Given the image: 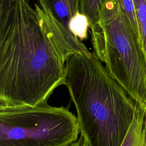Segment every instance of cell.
<instances>
[{
    "label": "cell",
    "instance_id": "6da1fadb",
    "mask_svg": "<svg viewBox=\"0 0 146 146\" xmlns=\"http://www.w3.org/2000/svg\"><path fill=\"white\" fill-rule=\"evenodd\" d=\"M91 54L60 21L28 0H0V106L47 103L63 84L65 63Z\"/></svg>",
    "mask_w": 146,
    "mask_h": 146
},
{
    "label": "cell",
    "instance_id": "7a4b0ae2",
    "mask_svg": "<svg viewBox=\"0 0 146 146\" xmlns=\"http://www.w3.org/2000/svg\"><path fill=\"white\" fill-rule=\"evenodd\" d=\"M63 84L75 105L80 135L89 145L121 146L137 102L93 52L67 58Z\"/></svg>",
    "mask_w": 146,
    "mask_h": 146
},
{
    "label": "cell",
    "instance_id": "3957f363",
    "mask_svg": "<svg viewBox=\"0 0 146 146\" xmlns=\"http://www.w3.org/2000/svg\"><path fill=\"white\" fill-rule=\"evenodd\" d=\"M93 53L108 74L146 110V59L118 0H102L90 26Z\"/></svg>",
    "mask_w": 146,
    "mask_h": 146
},
{
    "label": "cell",
    "instance_id": "277c9868",
    "mask_svg": "<svg viewBox=\"0 0 146 146\" xmlns=\"http://www.w3.org/2000/svg\"><path fill=\"white\" fill-rule=\"evenodd\" d=\"M80 133L68 107L0 106V146H70Z\"/></svg>",
    "mask_w": 146,
    "mask_h": 146
},
{
    "label": "cell",
    "instance_id": "5b68a950",
    "mask_svg": "<svg viewBox=\"0 0 146 146\" xmlns=\"http://www.w3.org/2000/svg\"><path fill=\"white\" fill-rule=\"evenodd\" d=\"M41 8L68 29L71 20L79 12V0H38ZM69 30V29H68Z\"/></svg>",
    "mask_w": 146,
    "mask_h": 146
},
{
    "label": "cell",
    "instance_id": "8992f818",
    "mask_svg": "<svg viewBox=\"0 0 146 146\" xmlns=\"http://www.w3.org/2000/svg\"><path fill=\"white\" fill-rule=\"evenodd\" d=\"M121 146H146V110L137 103L132 122Z\"/></svg>",
    "mask_w": 146,
    "mask_h": 146
},
{
    "label": "cell",
    "instance_id": "52a82bcc",
    "mask_svg": "<svg viewBox=\"0 0 146 146\" xmlns=\"http://www.w3.org/2000/svg\"><path fill=\"white\" fill-rule=\"evenodd\" d=\"M142 50L146 59V0H134Z\"/></svg>",
    "mask_w": 146,
    "mask_h": 146
},
{
    "label": "cell",
    "instance_id": "ba28073f",
    "mask_svg": "<svg viewBox=\"0 0 146 146\" xmlns=\"http://www.w3.org/2000/svg\"><path fill=\"white\" fill-rule=\"evenodd\" d=\"M90 29V22L86 15L79 12L70 21L69 31L83 41L87 39Z\"/></svg>",
    "mask_w": 146,
    "mask_h": 146
},
{
    "label": "cell",
    "instance_id": "9c48e42d",
    "mask_svg": "<svg viewBox=\"0 0 146 146\" xmlns=\"http://www.w3.org/2000/svg\"><path fill=\"white\" fill-rule=\"evenodd\" d=\"M118 2L121 10L129 20L140 43V34L136 15L134 0H118Z\"/></svg>",
    "mask_w": 146,
    "mask_h": 146
},
{
    "label": "cell",
    "instance_id": "30bf717a",
    "mask_svg": "<svg viewBox=\"0 0 146 146\" xmlns=\"http://www.w3.org/2000/svg\"><path fill=\"white\" fill-rule=\"evenodd\" d=\"M101 2L102 0H79V12L87 16L90 26L97 19Z\"/></svg>",
    "mask_w": 146,
    "mask_h": 146
},
{
    "label": "cell",
    "instance_id": "8fae6325",
    "mask_svg": "<svg viewBox=\"0 0 146 146\" xmlns=\"http://www.w3.org/2000/svg\"><path fill=\"white\" fill-rule=\"evenodd\" d=\"M83 137L82 135H80L79 139L76 142H75V143H72V144H71L70 146H80V144H81V143H82V141L83 140Z\"/></svg>",
    "mask_w": 146,
    "mask_h": 146
},
{
    "label": "cell",
    "instance_id": "7c38bea8",
    "mask_svg": "<svg viewBox=\"0 0 146 146\" xmlns=\"http://www.w3.org/2000/svg\"><path fill=\"white\" fill-rule=\"evenodd\" d=\"M80 146H90V145H89L88 143L83 138Z\"/></svg>",
    "mask_w": 146,
    "mask_h": 146
}]
</instances>
